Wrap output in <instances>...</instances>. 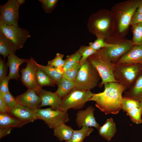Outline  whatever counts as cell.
<instances>
[{
	"label": "cell",
	"mask_w": 142,
	"mask_h": 142,
	"mask_svg": "<svg viewBox=\"0 0 142 142\" xmlns=\"http://www.w3.org/2000/svg\"><path fill=\"white\" fill-rule=\"evenodd\" d=\"M104 85L103 91L93 93L88 101L95 102L96 107L106 115L116 114L122 109V94L126 90L117 82L107 83Z\"/></svg>",
	"instance_id": "obj_1"
},
{
	"label": "cell",
	"mask_w": 142,
	"mask_h": 142,
	"mask_svg": "<svg viewBox=\"0 0 142 142\" xmlns=\"http://www.w3.org/2000/svg\"><path fill=\"white\" fill-rule=\"evenodd\" d=\"M141 0H129L118 3L111 11L113 17L115 34L122 36L128 30L132 17Z\"/></svg>",
	"instance_id": "obj_2"
},
{
	"label": "cell",
	"mask_w": 142,
	"mask_h": 142,
	"mask_svg": "<svg viewBox=\"0 0 142 142\" xmlns=\"http://www.w3.org/2000/svg\"><path fill=\"white\" fill-rule=\"evenodd\" d=\"M87 27L91 33L96 36H102L105 40L115 34L113 17L111 11L107 9H101L92 14Z\"/></svg>",
	"instance_id": "obj_3"
},
{
	"label": "cell",
	"mask_w": 142,
	"mask_h": 142,
	"mask_svg": "<svg viewBox=\"0 0 142 142\" xmlns=\"http://www.w3.org/2000/svg\"><path fill=\"white\" fill-rule=\"evenodd\" d=\"M88 59L96 69L102 79L101 87L107 83L117 82L114 75L115 64L112 63L101 49L90 56Z\"/></svg>",
	"instance_id": "obj_4"
},
{
	"label": "cell",
	"mask_w": 142,
	"mask_h": 142,
	"mask_svg": "<svg viewBox=\"0 0 142 142\" xmlns=\"http://www.w3.org/2000/svg\"><path fill=\"white\" fill-rule=\"evenodd\" d=\"M101 77L88 59L82 64L74 81L75 88L90 90L97 85Z\"/></svg>",
	"instance_id": "obj_5"
},
{
	"label": "cell",
	"mask_w": 142,
	"mask_h": 142,
	"mask_svg": "<svg viewBox=\"0 0 142 142\" xmlns=\"http://www.w3.org/2000/svg\"><path fill=\"white\" fill-rule=\"evenodd\" d=\"M142 73V65H140L115 64L114 73L115 79L126 90L133 85Z\"/></svg>",
	"instance_id": "obj_6"
},
{
	"label": "cell",
	"mask_w": 142,
	"mask_h": 142,
	"mask_svg": "<svg viewBox=\"0 0 142 142\" xmlns=\"http://www.w3.org/2000/svg\"><path fill=\"white\" fill-rule=\"evenodd\" d=\"M93 93L90 90L78 89L74 87L62 98V104L60 110L66 112L70 109H80L84 107Z\"/></svg>",
	"instance_id": "obj_7"
},
{
	"label": "cell",
	"mask_w": 142,
	"mask_h": 142,
	"mask_svg": "<svg viewBox=\"0 0 142 142\" xmlns=\"http://www.w3.org/2000/svg\"><path fill=\"white\" fill-rule=\"evenodd\" d=\"M38 119L43 120L47 126L54 129L61 124L69 120L67 112L60 109L54 110L50 107L45 109L38 108L34 110Z\"/></svg>",
	"instance_id": "obj_8"
},
{
	"label": "cell",
	"mask_w": 142,
	"mask_h": 142,
	"mask_svg": "<svg viewBox=\"0 0 142 142\" xmlns=\"http://www.w3.org/2000/svg\"><path fill=\"white\" fill-rule=\"evenodd\" d=\"M107 42L114 45L110 47L101 49V50L114 64H116L134 45L131 40L124 39H121L116 41Z\"/></svg>",
	"instance_id": "obj_9"
},
{
	"label": "cell",
	"mask_w": 142,
	"mask_h": 142,
	"mask_svg": "<svg viewBox=\"0 0 142 142\" xmlns=\"http://www.w3.org/2000/svg\"><path fill=\"white\" fill-rule=\"evenodd\" d=\"M0 32L11 41L17 49L22 48L30 37L28 30L13 25L0 24Z\"/></svg>",
	"instance_id": "obj_10"
},
{
	"label": "cell",
	"mask_w": 142,
	"mask_h": 142,
	"mask_svg": "<svg viewBox=\"0 0 142 142\" xmlns=\"http://www.w3.org/2000/svg\"><path fill=\"white\" fill-rule=\"evenodd\" d=\"M17 0H9L0 6V24L19 27V9Z\"/></svg>",
	"instance_id": "obj_11"
},
{
	"label": "cell",
	"mask_w": 142,
	"mask_h": 142,
	"mask_svg": "<svg viewBox=\"0 0 142 142\" xmlns=\"http://www.w3.org/2000/svg\"><path fill=\"white\" fill-rule=\"evenodd\" d=\"M25 68L21 70V79L23 85L28 89L36 90L41 87L38 84L36 78V74L38 67L37 62L32 57L28 59Z\"/></svg>",
	"instance_id": "obj_12"
},
{
	"label": "cell",
	"mask_w": 142,
	"mask_h": 142,
	"mask_svg": "<svg viewBox=\"0 0 142 142\" xmlns=\"http://www.w3.org/2000/svg\"><path fill=\"white\" fill-rule=\"evenodd\" d=\"M95 109L92 106H89L84 110H79L76 114L75 121L79 128L83 126L93 127L98 130L100 126L97 122L94 113Z\"/></svg>",
	"instance_id": "obj_13"
},
{
	"label": "cell",
	"mask_w": 142,
	"mask_h": 142,
	"mask_svg": "<svg viewBox=\"0 0 142 142\" xmlns=\"http://www.w3.org/2000/svg\"><path fill=\"white\" fill-rule=\"evenodd\" d=\"M35 91L41 99L40 108L50 106L54 110L60 109L62 104V98L56 91L52 92L43 89L42 87Z\"/></svg>",
	"instance_id": "obj_14"
},
{
	"label": "cell",
	"mask_w": 142,
	"mask_h": 142,
	"mask_svg": "<svg viewBox=\"0 0 142 142\" xmlns=\"http://www.w3.org/2000/svg\"><path fill=\"white\" fill-rule=\"evenodd\" d=\"M16 98L17 104L34 110L40 108V98L33 89H28L24 93L17 96Z\"/></svg>",
	"instance_id": "obj_15"
},
{
	"label": "cell",
	"mask_w": 142,
	"mask_h": 142,
	"mask_svg": "<svg viewBox=\"0 0 142 142\" xmlns=\"http://www.w3.org/2000/svg\"><path fill=\"white\" fill-rule=\"evenodd\" d=\"M8 113L19 119L24 125L38 119L34 110L18 104L9 110Z\"/></svg>",
	"instance_id": "obj_16"
},
{
	"label": "cell",
	"mask_w": 142,
	"mask_h": 142,
	"mask_svg": "<svg viewBox=\"0 0 142 142\" xmlns=\"http://www.w3.org/2000/svg\"><path fill=\"white\" fill-rule=\"evenodd\" d=\"M130 63L142 65V45H134L116 63Z\"/></svg>",
	"instance_id": "obj_17"
},
{
	"label": "cell",
	"mask_w": 142,
	"mask_h": 142,
	"mask_svg": "<svg viewBox=\"0 0 142 142\" xmlns=\"http://www.w3.org/2000/svg\"><path fill=\"white\" fill-rule=\"evenodd\" d=\"M7 57L6 64L9 69L8 76L10 80H18L20 77L19 74V67L23 63L26 62L28 59L20 58L15 54H10Z\"/></svg>",
	"instance_id": "obj_18"
},
{
	"label": "cell",
	"mask_w": 142,
	"mask_h": 142,
	"mask_svg": "<svg viewBox=\"0 0 142 142\" xmlns=\"http://www.w3.org/2000/svg\"><path fill=\"white\" fill-rule=\"evenodd\" d=\"M123 97L134 99L139 102L142 101V73L133 85L125 91Z\"/></svg>",
	"instance_id": "obj_19"
},
{
	"label": "cell",
	"mask_w": 142,
	"mask_h": 142,
	"mask_svg": "<svg viewBox=\"0 0 142 142\" xmlns=\"http://www.w3.org/2000/svg\"><path fill=\"white\" fill-rule=\"evenodd\" d=\"M116 130L115 124L111 118L107 119L98 130L99 135L108 141L114 136Z\"/></svg>",
	"instance_id": "obj_20"
},
{
	"label": "cell",
	"mask_w": 142,
	"mask_h": 142,
	"mask_svg": "<svg viewBox=\"0 0 142 142\" xmlns=\"http://www.w3.org/2000/svg\"><path fill=\"white\" fill-rule=\"evenodd\" d=\"M23 125L19 119L9 113H0V128H20Z\"/></svg>",
	"instance_id": "obj_21"
},
{
	"label": "cell",
	"mask_w": 142,
	"mask_h": 142,
	"mask_svg": "<svg viewBox=\"0 0 142 142\" xmlns=\"http://www.w3.org/2000/svg\"><path fill=\"white\" fill-rule=\"evenodd\" d=\"M17 50L13 43L0 32V54L4 59L9 55L15 54Z\"/></svg>",
	"instance_id": "obj_22"
},
{
	"label": "cell",
	"mask_w": 142,
	"mask_h": 142,
	"mask_svg": "<svg viewBox=\"0 0 142 142\" xmlns=\"http://www.w3.org/2000/svg\"><path fill=\"white\" fill-rule=\"evenodd\" d=\"M74 130L70 126L63 123L54 129V135L60 141L69 140L71 138Z\"/></svg>",
	"instance_id": "obj_23"
},
{
	"label": "cell",
	"mask_w": 142,
	"mask_h": 142,
	"mask_svg": "<svg viewBox=\"0 0 142 142\" xmlns=\"http://www.w3.org/2000/svg\"><path fill=\"white\" fill-rule=\"evenodd\" d=\"M38 68L43 71L50 78L55 82L57 83L63 77L64 72L63 68L57 69L53 67L47 65H40L37 63Z\"/></svg>",
	"instance_id": "obj_24"
},
{
	"label": "cell",
	"mask_w": 142,
	"mask_h": 142,
	"mask_svg": "<svg viewBox=\"0 0 142 142\" xmlns=\"http://www.w3.org/2000/svg\"><path fill=\"white\" fill-rule=\"evenodd\" d=\"M58 88L56 91L62 98L67 95L75 87L74 81L62 77L57 85Z\"/></svg>",
	"instance_id": "obj_25"
},
{
	"label": "cell",
	"mask_w": 142,
	"mask_h": 142,
	"mask_svg": "<svg viewBox=\"0 0 142 142\" xmlns=\"http://www.w3.org/2000/svg\"><path fill=\"white\" fill-rule=\"evenodd\" d=\"M94 130L92 127L84 126L78 130H74L70 139L66 142H83Z\"/></svg>",
	"instance_id": "obj_26"
},
{
	"label": "cell",
	"mask_w": 142,
	"mask_h": 142,
	"mask_svg": "<svg viewBox=\"0 0 142 142\" xmlns=\"http://www.w3.org/2000/svg\"><path fill=\"white\" fill-rule=\"evenodd\" d=\"M36 78L38 84L41 87L46 86L54 87L55 84H57L55 82L39 68H38L36 73Z\"/></svg>",
	"instance_id": "obj_27"
},
{
	"label": "cell",
	"mask_w": 142,
	"mask_h": 142,
	"mask_svg": "<svg viewBox=\"0 0 142 142\" xmlns=\"http://www.w3.org/2000/svg\"><path fill=\"white\" fill-rule=\"evenodd\" d=\"M133 37L131 40L134 45H142V23L132 26Z\"/></svg>",
	"instance_id": "obj_28"
},
{
	"label": "cell",
	"mask_w": 142,
	"mask_h": 142,
	"mask_svg": "<svg viewBox=\"0 0 142 142\" xmlns=\"http://www.w3.org/2000/svg\"><path fill=\"white\" fill-rule=\"evenodd\" d=\"M81 58V55L78 50L71 55H67L65 60V63L63 68L64 72L79 63Z\"/></svg>",
	"instance_id": "obj_29"
},
{
	"label": "cell",
	"mask_w": 142,
	"mask_h": 142,
	"mask_svg": "<svg viewBox=\"0 0 142 142\" xmlns=\"http://www.w3.org/2000/svg\"><path fill=\"white\" fill-rule=\"evenodd\" d=\"M97 39L93 42H90L89 45L93 49L96 51L101 49L108 48L113 46L114 44L107 42L105 38L101 36H96Z\"/></svg>",
	"instance_id": "obj_30"
},
{
	"label": "cell",
	"mask_w": 142,
	"mask_h": 142,
	"mask_svg": "<svg viewBox=\"0 0 142 142\" xmlns=\"http://www.w3.org/2000/svg\"><path fill=\"white\" fill-rule=\"evenodd\" d=\"M126 113V115L129 117L131 120L134 123L136 124L142 123V110L140 107L131 109Z\"/></svg>",
	"instance_id": "obj_31"
},
{
	"label": "cell",
	"mask_w": 142,
	"mask_h": 142,
	"mask_svg": "<svg viewBox=\"0 0 142 142\" xmlns=\"http://www.w3.org/2000/svg\"><path fill=\"white\" fill-rule=\"evenodd\" d=\"M81 55L80 63L81 65L90 56L95 53L97 51L91 48L89 45H81L78 50Z\"/></svg>",
	"instance_id": "obj_32"
},
{
	"label": "cell",
	"mask_w": 142,
	"mask_h": 142,
	"mask_svg": "<svg viewBox=\"0 0 142 142\" xmlns=\"http://www.w3.org/2000/svg\"><path fill=\"white\" fill-rule=\"evenodd\" d=\"M139 102L132 99L123 97L122 102V109L125 112L136 108L139 107Z\"/></svg>",
	"instance_id": "obj_33"
},
{
	"label": "cell",
	"mask_w": 142,
	"mask_h": 142,
	"mask_svg": "<svg viewBox=\"0 0 142 142\" xmlns=\"http://www.w3.org/2000/svg\"><path fill=\"white\" fill-rule=\"evenodd\" d=\"M81 65L80 63H78L71 68L64 71L63 73V77L66 79L74 81Z\"/></svg>",
	"instance_id": "obj_34"
},
{
	"label": "cell",
	"mask_w": 142,
	"mask_h": 142,
	"mask_svg": "<svg viewBox=\"0 0 142 142\" xmlns=\"http://www.w3.org/2000/svg\"><path fill=\"white\" fill-rule=\"evenodd\" d=\"M63 54L57 53L53 59L48 61L47 65L57 69L63 68L65 63V60L63 59Z\"/></svg>",
	"instance_id": "obj_35"
},
{
	"label": "cell",
	"mask_w": 142,
	"mask_h": 142,
	"mask_svg": "<svg viewBox=\"0 0 142 142\" xmlns=\"http://www.w3.org/2000/svg\"><path fill=\"white\" fill-rule=\"evenodd\" d=\"M43 9L46 13L51 12L55 8L58 1L57 0H39Z\"/></svg>",
	"instance_id": "obj_36"
},
{
	"label": "cell",
	"mask_w": 142,
	"mask_h": 142,
	"mask_svg": "<svg viewBox=\"0 0 142 142\" xmlns=\"http://www.w3.org/2000/svg\"><path fill=\"white\" fill-rule=\"evenodd\" d=\"M4 96L9 110L14 108L17 104L16 98L13 96L10 92L4 94Z\"/></svg>",
	"instance_id": "obj_37"
},
{
	"label": "cell",
	"mask_w": 142,
	"mask_h": 142,
	"mask_svg": "<svg viewBox=\"0 0 142 142\" xmlns=\"http://www.w3.org/2000/svg\"><path fill=\"white\" fill-rule=\"evenodd\" d=\"M9 80L7 76L0 80V91L4 94L9 92L8 85Z\"/></svg>",
	"instance_id": "obj_38"
},
{
	"label": "cell",
	"mask_w": 142,
	"mask_h": 142,
	"mask_svg": "<svg viewBox=\"0 0 142 142\" xmlns=\"http://www.w3.org/2000/svg\"><path fill=\"white\" fill-rule=\"evenodd\" d=\"M7 66L4 59L0 58V80L7 76Z\"/></svg>",
	"instance_id": "obj_39"
},
{
	"label": "cell",
	"mask_w": 142,
	"mask_h": 142,
	"mask_svg": "<svg viewBox=\"0 0 142 142\" xmlns=\"http://www.w3.org/2000/svg\"><path fill=\"white\" fill-rule=\"evenodd\" d=\"M4 95V94L0 91V113L9 111L5 100Z\"/></svg>",
	"instance_id": "obj_40"
},
{
	"label": "cell",
	"mask_w": 142,
	"mask_h": 142,
	"mask_svg": "<svg viewBox=\"0 0 142 142\" xmlns=\"http://www.w3.org/2000/svg\"><path fill=\"white\" fill-rule=\"evenodd\" d=\"M141 23H142V14L136 11L131 19L130 25L132 26Z\"/></svg>",
	"instance_id": "obj_41"
},
{
	"label": "cell",
	"mask_w": 142,
	"mask_h": 142,
	"mask_svg": "<svg viewBox=\"0 0 142 142\" xmlns=\"http://www.w3.org/2000/svg\"><path fill=\"white\" fill-rule=\"evenodd\" d=\"M13 128L12 127L0 128V139L10 134Z\"/></svg>",
	"instance_id": "obj_42"
},
{
	"label": "cell",
	"mask_w": 142,
	"mask_h": 142,
	"mask_svg": "<svg viewBox=\"0 0 142 142\" xmlns=\"http://www.w3.org/2000/svg\"><path fill=\"white\" fill-rule=\"evenodd\" d=\"M136 11L138 13L142 14V0Z\"/></svg>",
	"instance_id": "obj_43"
},
{
	"label": "cell",
	"mask_w": 142,
	"mask_h": 142,
	"mask_svg": "<svg viewBox=\"0 0 142 142\" xmlns=\"http://www.w3.org/2000/svg\"><path fill=\"white\" fill-rule=\"evenodd\" d=\"M17 1L20 6L24 3L25 2L24 0H17Z\"/></svg>",
	"instance_id": "obj_44"
},
{
	"label": "cell",
	"mask_w": 142,
	"mask_h": 142,
	"mask_svg": "<svg viewBox=\"0 0 142 142\" xmlns=\"http://www.w3.org/2000/svg\"><path fill=\"white\" fill-rule=\"evenodd\" d=\"M139 106L141 108L142 110V101L139 102Z\"/></svg>",
	"instance_id": "obj_45"
}]
</instances>
